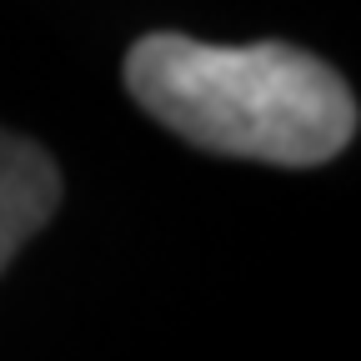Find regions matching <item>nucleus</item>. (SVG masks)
Segmentation results:
<instances>
[{
    "label": "nucleus",
    "mask_w": 361,
    "mask_h": 361,
    "mask_svg": "<svg viewBox=\"0 0 361 361\" xmlns=\"http://www.w3.org/2000/svg\"><path fill=\"white\" fill-rule=\"evenodd\" d=\"M126 85L146 116L216 156L322 166L356 135L351 85L281 40L206 45L156 30L130 45Z\"/></svg>",
    "instance_id": "f257e3e1"
},
{
    "label": "nucleus",
    "mask_w": 361,
    "mask_h": 361,
    "mask_svg": "<svg viewBox=\"0 0 361 361\" xmlns=\"http://www.w3.org/2000/svg\"><path fill=\"white\" fill-rule=\"evenodd\" d=\"M61 201V171L35 141L0 130V271L51 221Z\"/></svg>",
    "instance_id": "f03ea898"
}]
</instances>
